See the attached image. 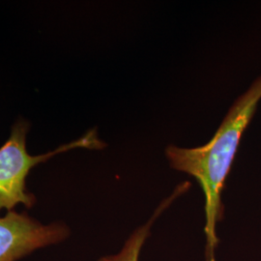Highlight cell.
<instances>
[{"mask_svg": "<svg viewBox=\"0 0 261 261\" xmlns=\"http://www.w3.org/2000/svg\"><path fill=\"white\" fill-rule=\"evenodd\" d=\"M28 127V122H17L13 127L9 140L0 148V210L7 209L12 211L19 203L28 208L34 205L36 198L27 191L25 179L31 168L38 164L73 148L100 149L103 146V142L97 137L96 130H92L84 138L53 152L40 156H31L28 153L25 144Z\"/></svg>", "mask_w": 261, "mask_h": 261, "instance_id": "cell-2", "label": "cell"}, {"mask_svg": "<svg viewBox=\"0 0 261 261\" xmlns=\"http://www.w3.org/2000/svg\"><path fill=\"white\" fill-rule=\"evenodd\" d=\"M71 234L63 223L44 224L27 213L0 217V261H18L31 252L65 241Z\"/></svg>", "mask_w": 261, "mask_h": 261, "instance_id": "cell-3", "label": "cell"}, {"mask_svg": "<svg viewBox=\"0 0 261 261\" xmlns=\"http://www.w3.org/2000/svg\"><path fill=\"white\" fill-rule=\"evenodd\" d=\"M176 196L174 195H171L168 198H166L158 206L155 213L151 216L149 221L134 230V232L125 241L119 252L110 255H105L97 261H140L141 250L146 240L149 238L152 225L158 219L159 216L173 202Z\"/></svg>", "mask_w": 261, "mask_h": 261, "instance_id": "cell-4", "label": "cell"}, {"mask_svg": "<svg viewBox=\"0 0 261 261\" xmlns=\"http://www.w3.org/2000/svg\"><path fill=\"white\" fill-rule=\"evenodd\" d=\"M261 101V75L231 105L213 138L206 144L184 148L170 144L165 154L170 168L196 179L204 195L205 261H217L218 224L224 218L222 193L243 135Z\"/></svg>", "mask_w": 261, "mask_h": 261, "instance_id": "cell-1", "label": "cell"}]
</instances>
